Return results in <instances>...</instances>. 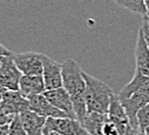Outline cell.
Listing matches in <instances>:
<instances>
[{
	"mask_svg": "<svg viewBox=\"0 0 149 135\" xmlns=\"http://www.w3.org/2000/svg\"><path fill=\"white\" fill-rule=\"evenodd\" d=\"M61 72L62 87L72 99L73 109L77 120L82 123L84 119L87 115V107L85 101L86 82L84 79V71L75 60L68 59L63 63H61Z\"/></svg>",
	"mask_w": 149,
	"mask_h": 135,
	"instance_id": "6da1fadb",
	"label": "cell"
},
{
	"mask_svg": "<svg viewBox=\"0 0 149 135\" xmlns=\"http://www.w3.org/2000/svg\"><path fill=\"white\" fill-rule=\"evenodd\" d=\"M84 79L86 82L85 101L87 107V114L99 113L107 115L111 97L114 95L111 88L102 80L94 78L85 72H84Z\"/></svg>",
	"mask_w": 149,
	"mask_h": 135,
	"instance_id": "7a4b0ae2",
	"label": "cell"
},
{
	"mask_svg": "<svg viewBox=\"0 0 149 135\" xmlns=\"http://www.w3.org/2000/svg\"><path fill=\"white\" fill-rule=\"evenodd\" d=\"M44 55L36 52L13 53L12 58L22 75H42Z\"/></svg>",
	"mask_w": 149,
	"mask_h": 135,
	"instance_id": "3957f363",
	"label": "cell"
},
{
	"mask_svg": "<svg viewBox=\"0 0 149 135\" xmlns=\"http://www.w3.org/2000/svg\"><path fill=\"white\" fill-rule=\"evenodd\" d=\"M107 118L111 123H114L120 135H137L139 134V132L132 127L129 119L125 112V108L122 107L118 95L115 94L111 97Z\"/></svg>",
	"mask_w": 149,
	"mask_h": 135,
	"instance_id": "277c9868",
	"label": "cell"
},
{
	"mask_svg": "<svg viewBox=\"0 0 149 135\" xmlns=\"http://www.w3.org/2000/svg\"><path fill=\"white\" fill-rule=\"evenodd\" d=\"M22 73L15 66L12 55L0 58V86L7 90H19Z\"/></svg>",
	"mask_w": 149,
	"mask_h": 135,
	"instance_id": "5b68a950",
	"label": "cell"
},
{
	"mask_svg": "<svg viewBox=\"0 0 149 135\" xmlns=\"http://www.w3.org/2000/svg\"><path fill=\"white\" fill-rule=\"evenodd\" d=\"M45 128L49 132H55L61 135H89L77 119L70 118H49L46 120Z\"/></svg>",
	"mask_w": 149,
	"mask_h": 135,
	"instance_id": "8992f818",
	"label": "cell"
},
{
	"mask_svg": "<svg viewBox=\"0 0 149 135\" xmlns=\"http://www.w3.org/2000/svg\"><path fill=\"white\" fill-rule=\"evenodd\" d=\"M0 107L8 115H20L29 111V101L19 90H6Z\"/></svg>",
	"mask_w": 149,
	"mask_h": 135,
	"instance_id": "52a82bcc",
	"label": "cell"
},
{
	"mask_svg": "<svg viewBox=\"0 0 149 135\" xmlns=\"http://www.w3.org/2000/svg\"><path fill=\"white\" fill-rule=\"evenodd\" d=\"M42 79L46 90L58 89L62 87V72L61 63L52 60L47 55H44V71Z\"/></svg>",
	"mask_w": 149,
	"mask_h": 135,
	"instance_id": "ba28073f",
	"label": "cell"
},
{
	"mask_svg": "<svg viewBox=\"0 0 149 135\" xmlns=\"http://www.w3.org/2000/svg\"><path fill=\"white\" fill-rule=\"evenodd\" d=\"M44 96L49 101V104L54 106L56 109L63 112L68 118L70 119H77L73 109V104L69 94L66 92L63 87L52 90H46L44 93Z\"/></svg>",
	"mask_w": 149,
	"mask_h": 135,
	"instance_id": "9c48e42d",
	"label": "cell"
},
{
	"mask_svg": "<svg viewBox=\"0 0 149 135\" xmlns=\"http://www.w3.org/2000/svg\"><path fill=\"white\" fill-rule=\"evenodd\" d=\"M29 101V111L34 112L41 118L45 119H60V118H68L63 112L56 109L54 106L49 104V101L44 96V94L34 95L28 99Z\"/></svg>",
	"mask_w": 149,
	"mask_h": 135,
	"instance_id": "30bf717a",
	"label": "cell"
},
{
	"mask_svg": "<svg viewBox=\"0 0 149 135\" xmlns=\"http://www.w3.org/2000/svg\"><path fill=\"white\" fill-rule=\"evenodd\" d=\"M122 107L125 108V112L129 119V122L132 125V127L139 132V126H137V113L146 107L149 104V95L147 94H141V93H136L134 95H132L130 97L120 101Z\"/></svg>",
	"mask_w": 149,
	"mask_h": 135,
	"instance_id": "8fae6325",
	"label": "cell"
},
{
	"mask_svg": "<svg viewBox=\"0 0 149 135\" xmlns=\"http://www.w3.org/2000/svg\"><path fill=\"white\" fill-rule=\"evenodd\" d=\"M136 93L149 95V77L143 75L140 72H135L133 79L120 90L118 97L120 101H122Z\"/></svg>",
	"mask_w": 149,
	"mask_h": 135,
	"instance_id": "7c38bea8",
	"label": "cell"
},
{
	"mask_svg": "<svg viewBox=\"0 0 149 135\" xmlns=\"http://www.w3.org/2000/svg\"><path fill=\"white\" fill-rule=\"evenodd\" d=\"M19 92L26 97L44 94L46 92L42 75H22L19 82Z\"/></svg>",
	"mask_w": 149,
	"mask_h": 135,
	"instance_id": "4fadbf2b",
	"label": "cell"
},
{
	"mask_svg": "<svg viewBox=\"0 0 149 135\" xmlns=\"http://www.w3.org/2000/svg\"><path fill=\"white\" fill-rule=\"evenodd\" d=\"M135 60H136V72L143 75H149V48L144 40L143 33L139 29L137 41L135 47Z\"/></svg>",
	"mask_w": 149,
	"mask_h": 135,
	"instance_id": "5bb4252c",
	"label": "cell"
},
{
	"mask_svg": "<svg viewBox=\"0 0 149 135\" xmlns=\"http://www.w3.org/2000/svg\"><path fill=\"white\" fill-rule=\"evenodd\" d=\"M21 123L27 133V135H44L46 120L45 118L39 116L32 111H27L19 115Z\"/></svg>",
	"mask_w": 149,
	"mask_h": 135,
	"instance_id": "9a60e30c",
	"label": "cell"
},
{
	"mask_svg": "<svg viewBox=\"0 0 149 135\" xmlns=\"http://www.w3.org/2000/svg\"><path fill=\"white\" fill-rule=\"evenodd\" d=\"M107 121V115L99 113H88L82 121V127L89 135H102V127Z\"/></svg>",
	"mask_w": 149,
	"mask_h": 135,
	"instance_id": "2e32d148",
	"label": "cell"
},
{
	"mask_svg": "<svg viewBox=\"0 0 149 135\" xmlns=\"http://www.w3.org/2000/svg\"><path fill=\"white\" fill-rule=\"evenodd\" d=\"M114 1L120 5L121 7H125L126 10L141 14L142 17H146V6L144 0H114Z\"/></svg>",
	"mask_w": 149,
	"mask_h": 135,
	"instance_id": "e0dca14e",
	"label": "cell"
},
{
	"mask_svg": "<svg viewBox=\"0 0 149 135\" xmlns=\"http://www.w3.org/2000/svg\"><path fill=\"white\" fill-rule=\"evenodd\" d=\"M137 126H139V132L144 133L146 128L149 127V104L143 107L139 113H137Z\"/></svg>",
	"mask_w": 149,
	"mask_h": 135,
	"instance_id": "ac0fdd59",
	"label": "cell"
},
{
	"mask_svg": "<svg viewBox=\"0 0 149 135\" xmlns=\"http://www.w3.org/2000/svg\"><path fill=\"white\" fill-rule=\"evenodd\" d=\"M8 135H27L19 115H14L13 120L8 125Z\"/></svg>",
	"mask_w": 149,
	"mask_h": 135,
	"instance_id": "d6986e66",
	"label": "cell"
},
{
	"mask_svg": "<svg viewBox=\"0 0 149 135\" xmlns=\"http://www.w3.org/2000/svg\"><path fill=\"white\" fill-rule=\"evenodd\" d=\"M102 135H120L116 127L114 126V123H111L108 118H107V121L104 122L103 127H102Z\"/></svg>",
	"mask_w": 149,
	"mask_h": 135,
	"instance_id": "ffe728a7",
	"label": "cell"
},
{
	"mask_svg": "<svg viewBox=\"0 0 149 135\" xmlns=\"http://www.w3.org/2000/svg\"><path fill=\"white\" fill-rule=\"evenodd\" d=\"M13 118H14V116L6 114V113L1 109V107H0V128L5 127V126H8V125L11 123V121L13 120Z\"/></svg>",
	"mask_w": 149,
	"mask_h": 135,
	"instance_id": "44dd1931",
	"label": "cell"
},
{
	"mask_svg": "<svg viewBox=\"0 0 149 135\" xmlns=\"http://www.w3.org/2000/svg\"><path fill=\"white\" fill-rule=\"evenodd\" d=\"M140 29H141V31H142V33H143L144 40H146L147 46H148V48H149V27H148V25L143 21V24H142V26H141V28H140Z\"/></svg>",
	"mask_w": 149,
	"mask_h": 135,
	"instance_id": "7402d4cb",
	"label": "cell"
},
{
	"mask_svg": "<svg viewBox=\"0 0 149 135\" xmlns=\"http://www.w3.org/2000/svg\"><path fill=\"white\" fill-rule=\"evenodd\" d=\"M12 54H13L12 51L7 49L4 45L0 44V58H1V56H8V55H12Z\"/></svg>",
	"mask_w": 149,
	"mask_h": 135,
	"instance_id": "603a6c76",
	"label": "cell"
},
{
	"mask_svg": "<svg viewBox=\"0 0 149 135\" xmlns=\"http://www.w3.org/2000/svg\"><path fill=\"white\" fill-rule=\"evenodd\" d=\"M0 135H8V126H5L0 129Z\"/></svg>",
	"mask_w": 149,
	"mask_h": 135,
	"instance_id": "cb8c5ba5",
	"label": "cell"
},
{
	"mask_svg": "<svg viewBox=\"0 0 149 135\" xmlns=\"http://www.w3.org/2000/svg\"><path fill=\"white\" fill-rule=\"evenodd\" d=\"M144 6H146V17L149 18V0H144Z\"/></svg>",
	"mask_w": 149,
	"mask_h": 135,
	"instance_id": "d4e9b609",
	"label": "cell"
},
{
	"mask_svg": "<svg viewBox=\"0 0 149 135\" xmlns=\"http://www.w3.org/2000/svg\"><path fill=\"white\" fill-rule=\"evenodd\" d=\"M143 21H144V22L148 25V27H149V18H148V17H143Z\"/></svg>",
	"mask_w": 149,
	"mask_h": 135,
	"instance_id": "484cf974",
	"label": "cell"
},
{
	"mask_svg": "<svg viewBox=\"0 0 149 135\" xmlns=\"http://www.w3.org/2000/svg\"><path fill=\"white\" fill-rule=\"evenodd\" d=\"M48 135H61V134H58V133H55V132H49V130H48Z\"/></svg>",
	"mask_w": 149,
	"mask_h": 135,
	"instance_id": "4316f807",
	"label": "cell"
},
{
	"mask_svg": "<svg viewBox=\"0 0 149 135\" xmlns=\"http://www.w3.org/2000/svg\"><path fill=\"white\" fill-rule=\"evenodd\" d=\"M144 134H146V135H149V127H147V128H146V130H144Z\"/></svg>",
	"mask_w": 149,
	"mask_h": 135,
	"instance_id": "83f0119b",
	"label": "cell"
},
{
	"mask_svg": "<svg viewBox=\"0 0 149 135\" xmlns=\"http://www.w3.org/2000/svg\"><path fill=\"white\" fill-rule=\"evenodd\" d=\"M44 135H48V130L45 128V132H44Z\"/></svg>",
	"mask_w": 149,
	"mask_h": 135,
	"instance_id": "f1b7e54d",
	"label": "cell"
},
{
	"mask_svg": "<svg viewBox=\"0 0 149 135\" xmlns=\"http://www.w3.org/2000/svg\"><path fill=\"white\" fill-rule=\"evenodd\" d=\"M137 135H146V134H144V133H140V132H139V134H137Z\"/></svg>",
	"mask_w": 149,
	"mask_h": 135,
	"instance_id": "f546056e",
	"label": "cell"
},
{
	"mask_svg": "<svg viewBox=\"0 0 149 135\" xmlns=\"http://www.w3.org/2000/svg\"><path fill=\"white\" fill-rule=\"evenodd\" d=\"M1 128H3V127H1ZM1 128H0V129H1Z\"/></svg>",
	"mask_w": 149,
	"mask_h": 135,
	"instance_id": "4dcf8cb0",
	"label": "cell"
},
{
	"mask_svg": "<svg viewBox=\"0 0 149 135\" xmlns=\"http://www.w3.org/2000/svg\"><path fill=\"white\" fill-rule=\"evenodd\" d=\"M148 77H149V75H148Z\"/></svg>",
	"mask_w": 149,
	"mask_h": 135,
	"instance_id": "1f68e13d",
	"label": "cell"
}]
</instances>
